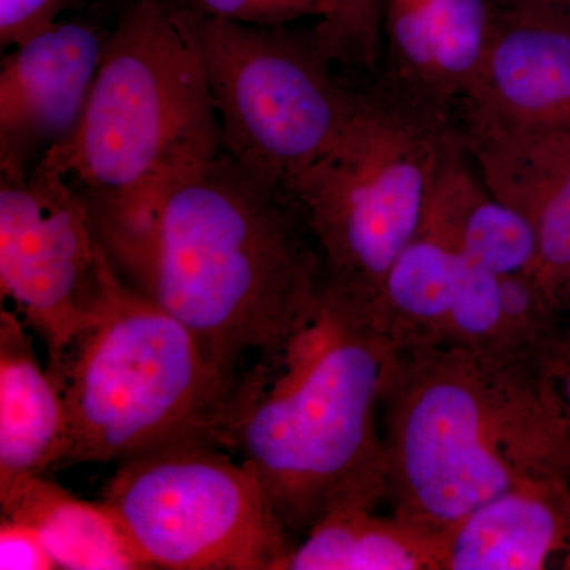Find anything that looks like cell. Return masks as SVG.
<instances>
[{
  "mask_svg": "<svg viewBox=\"0 0 570 570\" xmlns=\"http://www.w3.org/2000/svg\"><path fill=\"white\" fill-rule=\"evenodd\" d=\"M102 245L135 291L178 318L238 382L285 346L324 287L294 202L224 153Z\"/></svg>",
  "mask_w": 570,
  "mask_h": 570,
  "instance_id": "obj_1",
  "label": "cell"
},
{
  "mask_svg": "<svg viewBox=\"0 0 570 570\" xmlns=\"http://www.w3.org/2000/svg\"><path fill=\"white\" fill-rule=\"evenodd\" d=\"M392 513L439 535L490 499L570 479V433L534 354L400 348L382 397Z\"/></svg>",
  "mask_w": 570,
  "mask_h": 570,
  "instance_id": "obj_2",
  "label": "cell"
},
{
  "mask_svg": "<svg viewBox=\"0 0 570 570\" xmlns=\"http://www.w3.org/2000/svg\"><path fill=\"white\" fill-rule=\"evenodd\" d=\"M397 352L376 311L324 285L305 324L257 366L232 450L295 543L333 509L387 501L381 411Z\"/></svg>",
  "mask_w": 570,
  "mask_h": 570,
  "instance_id": "obj_3",
  "label": "cell"
},
{
  "mask_svg": "<svg viewBox=\"0 0 570 570\" xmlns=\"http://www.w3.org/2000/svg\"><path fill=\"white\" fill-rule=\"evenodd\" d=\"M220 153L194 10L134 0L108 32L77 130L39 164L69 181L107 238L146 219Z\"/></svg>",
  "mask_w": 570,
  "mask_h": 570,
  "instance_id": "obj_4",
  "label": "cell"
},
{
  "mask_svg": "<svg viewBox=\"0 0 570 570\" xmlns=\"http://www.w3.org/2000/svg\"><path fill=\"white\" fill-rule=\"evenodd\" d=\"M250 384L223 373L189 328L122 281L63 370L69 463H121L186 442L232 450Z\"/></svg>",
  "mask_w": 570,
  "mask_h": 570,
  "instance_id": "obj_5",
  "label": "cell"
},
{
  "mask_svg": "<svg viewBox=\"0 0 570 570\" xmlns=\"http://www.w3.org/2000/svg\"><path fill=\"white\" fill-rule=\"evenodd\" d=\"M452 134V124L387 81L360 92L335 145L287 193L325 287L376 311L390 268L417 234Z\"/></svg>",
  "mask_w": 570,
  "mask_h": 570,
  "instance_id": "obj_6",
  "label": "cell"
},
{
  "mask_svg": "<svg viewBox=\"0 0 570 570\" xmlns=\"http://www.w3.org/2000/svg\"><path fill=\"white\" fill-rule=\"evenodd\" d=\"M194 13L220 149L255 181L287 195L346 129L360 92L337 80L311 36Z\"/></svg>",
  "mask_w": 570,
  "mask_h": 570,
  "instance_id": "obj_7",
  "label": "cell"
},
{
  "mask_svg": "<svg viewBox=\"0 0 570 570\" xmlns=\"http://www.w3.org/2000/svg\"><path fill=\"white\" fill-rule=\"evenodd\" d=\"M102 501L149 569L279 570L295 547L253 464L220 445L121 461Z\"/></svg>",
  "mask_w": 570,
  "mask_h": 570,
  "instance_id": "obj_8",
  "label": "cell"
},
{
  "mask_svg": "<svg viewBox=\"0 0 570 570\" xmlns=\"http://www.w3.org/2000/svg\"><path fill=\"white\" fill-rule=\"evenodd\" d=\"M122 284L88 206L55 168L0 184V291L48 351L62 385L70 352L99 325Z\"/></svg>",
  "mask_w": 570,
  "mask_h": 570,
  "instance_id": "obj_9",
  "label": "cell"
},
{
  "mask_svg": "<svg viewBox=\"0 0 570 570\" xmlns=\"http://www.w3.org/2000/svg\"><path fill=\"white\" fill-rule=\"evenodd\" d=\"M107 36L82 21H58L3 56L0 168L24 176L69 140L91 97Z\"/></svg>",
  "mask_w": 570,
  "mask_h": 570,
  "instance_id": "obj_10",
  "label": "cell"
},
{
  "mask_svg": "<svg viewBox=\"0 0 570 570\" xmlns=\"http://www.w3.org/2000/svg\"><path fill=\"white\" fill-rule=\"evenodd\" d=\"M453 115L459 127H570V29L493 9L482 59Z\"/></svg>",
  "mask_w": 570,
  "mask_h": 570,
  "instance_id": "obj_11",
  "label": "cell"
},
{
  "mask_svg": "<svg viewBox=\"0 0 570 570\" xmlns=\"http://www.w3.org/2000/svg\"><path fill=\"white\" fill-rule=\"evenodd\" d=\"M453 129L490 194L531 224L538 238L534 279L560 305L570 272V127Z\"/></svg>",
  "mask_w": 570,
  "mask_h": 570,
  "instance_id": "obj_12",
  "label": "cell"
},
{
  "mask_svg": "<svg viewBox=\"0 0 570 570\" xmlns=\"http://www.w3.org/2000/svg\"><path fill=\"white\" fill-rule=\"evenodd\" d=\"M491 22L490 0H382L384 81L452 124L455 105L482 59Z\"/></svg>",
  "mask_w": 570,
  "mask_h": 570,
  "instance_id": "obj_13",
  "label": "cell"
},
{
  "mask_svg": "<svg viewBox=\"0 0 570 570\" xmlns=\"http://www.w3.org/2000/svg\"><path fill=\"white\" fill-rule=\"evenodd\" d=\"M570 550V479L524 483L439 535L441 570H540Z\"/></svg>",
  "mask_w": 570,
  "mask_h": 570,
  "instance_id": "obj_14",
  "label": "cell"
},
{
  "mask_svg": "<svg viewBox=\"0 0 570 570\" xmlns=\"http://www.w3.org/2000/svg\"><path fill=\"white\" fill-rule=\"evenodd\" d=\"M61 382L41 366L18 313H0V483L69 463Z\"/></svg>",
  "mask_w": 570,
  "mask_h": 570,
  "instance_id": "obj_15",
  "label": "cell"
},
{
  "mask_svg": "<svg viewBox=\"0 0 570 570\" xmlns=\"http://www.w3.org/2000/svg\"><path fill=\"white\" fill-rule=\"evenodd\" d=\"M464 257L444 214L428 200L417 234L390 268L376 313L397 348L444 343Z\"/></svg>",
  "mask_w": 570,
  "mask_h": 570,
  "instance_id": "obj_16",
  "label": "cell"
},
{
  "mask_svg": "<svg viewBox=\"0 0 570 570\" xmlns=\"http://www.w3.org/2000/svg\"><path fill=\"white\" fill-rule=\"evenodd\" d=\"M0 508L3 519L39 532L58 569H149L104 501H82L43 474L0 483Z\"/></svg>",
  "mask_w": 570,
  "mask_h": 570,
  "instance_id": "obj_17",
  "label": "cell"
},
{
  "mask_svg": "<svg viewBox=\"0 0 570 570\" xmlns=\"http://www.w3.org/2000/svg\"><path fill=\"white\" fill-rule=\"evenodd\" d=\"M431 197L448 219L466 261L498 276H534L538 238L531 224L494 198L474 175L455 130Z\"/></svg>",
  "mask_w": 570,
  "mask_h": 570,
  "instance_id": "obj_18",
  "label": "cell"
},
{
  "mask_svg": "<svg viewBox=\"0 0 570 570\" xmlns=\"http://www.w3.org/2000/svg\"><path fill=\"white\" fill-rule=\"evenodd\" d=\"M279 570H441L439 538L377 508L343 505L316 521Z\"/></svg>",
  "mask_w": 570,
  "mask_h": 570,
  "instance_id": "obj_19",
  "label": "cell"
},
{
  "mask_svg": "<svg viewBox=\"0 0 570 570\" xmlns=\"http://www.w3.org/2000/svg\"><path fill=\"white\" fill-rule=\"evenodd\" d=\"M311 40L333 66L374 71L384 48L382 7L374 0H324Z\"/></svg>",
  "mask_w": 570,
  "mask_h": 570,
  "instance_id": "obj_20",
  "label": "cell"
},
{
  "mask_svg": "<svg viewBox=\"0 0 570 570\" xmlns=\"http://www.w3.org/2000/svg\"><path fill=\"white\" fill-rule=\"evenodd\" d=\"M190 9L217 18L249 26H288L303 18L324 13V0H181Z\"/></svg>",
  "mask_w": 570,
  "mask_h": 570,
  "instance_id": "obj_21",
  "label": "cell"
},
{
  "mask_svg": "<svg viewBox=\"0 0 570 570\" xmlns=\"http://www.w3.org/2000/svg\"><path fill=\"white\" fill-rule=\"evenodd\" d=\"M81 2L85 0H0V45L11 50L24 43Z\"/></svg>",
  "mask_w": 570,
  "mask_h": 570,
  "instance_id": "obj_22",
  "label": "cell"
},
{
  "mask_svg": "<svg viewBox=\"0 0 570 570\" xmlns=\"http://www.w3.org/2000/svg\"><path fill=\"white\" fill-rule=\"evenodd\" d=\"M538 365L570 433V322L562 321L534 352Z\"/></svg>",
  "mask_w": 570,
  "mask_h": 570,
  "instance_id": "obj_23",
  "label": "cell"
},
{
  "mask_svg": "<svg viewBox=\"0 0 570 570\" xmlns=\"http://www.w3.org/2000/svg\"><path fill=\"white\" fill-rule=\"evenodd\" d=\"M0 569L50 570L58 569L41 542L39 532L21 521H0Z\"/></svg>",
  "mask_w": 570,
  "mask_h": 570,
  "instance_id": "obj_24",
  "label": "cell"
},
{
  "mask_svg": "<svg viewBox=\"0 0 570 570\" xmlns=\"http://www.w3.org/2000/svg\"><path fill=\"white\" fill-rule=\"evenodd\" d=\"M494 10L570 29V0H490Z\"/></svg>",
  "mask_w": 570,
  "mask_h": 570,
  "instance_id": "obj_25",
  "label": "cell"
},
{
  "mask_svg": "<svg viewBox=\"0 0 570 570\" xmlns=\"http://www.w3.org/2000/svg\"><path fill=\"white\" fill-rule=\"evenodd\" d=\"M560 569L570 570V550L569 553L566 554L564 558H562Z\"/></svg>",
  "mask_w": 570,
  "mask_h": 570,
  "instance_id": "obj_26",
  "label": "cell"
},
{
  "mask_svg": "<svg viewBox=\"0 0 570 570\" xmlns=\"http://www.w3.org/2000/svg\"><path fill=\"white\" fill-rule=\"evenodd\" d=\"M374 2L377 3V6H381L382 7V0H374Z\"/></svg>",
  "mask_w": 570,
  "mask_h": 570,
  "instance_id": "obj_27",
  "label": "cell"
}]
</instances>
